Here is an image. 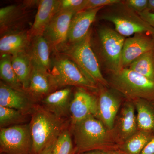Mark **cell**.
Returning <instances> with one entry per match:
<instances>
[{
	"instance_id": "603a6c76",
	"label": "cell",
	"mask_w": 154,
	"mask_h": 154,
	"mask_svg": "<svg viewBox=\"0 0 154 154\" xmlns=\"http://www.w3.org/2000/svg\"><path fill=\"white\" fill-rule=\"evenodd\" d=\"M11 5L0 9L1 35L14 30L15 26L26 16V5Z\"/></svg>"
},
{
	"instance_id": "5b68a950",
	"label": "cell",
	"mask_w": 154,
	"mask_h": 154,
	"mask_svg": "<svg viewBox=\"0 0 154 154\" xmlns=\"http://www.w3.org/2000/svg\"><path fill=\"white\" fill-rule=\"evenodd\" d=\"M110 82L116 90L128 99L154 101V82L129 68L113 74Z\"/></svg>"
},
{
	"instance_id": "d4e9b609",
	"label": "cell",
	"mask_w": 154,
	"mask_h": 154,
	"mask_svg": "<svg viewBox=\"0 0 154 154\" xmlns=\"http://www.w3.org/2000/svg\"><path fill=\"white\" fill-rule=\"evenodd\" d=\"M0 76L3 82L8 85L19 91H25L13 69L11 63V55H1Z\"/></svg>"
},
{
	"instance_id": "ac0fdd59",
	"label": "cell",
	"mask_w": 154,
	"mask_h": 154,
	"mask_svg": "<svg viewBox=\"0 0 154 154\" xmlns=\"http://www.w3.org/2000/svg\"><path fill=\"white\" fill-rule=\"evenodd\" d=\"M59 5L60 0L38 1L37 13L29 31L31 37L43 35L50 22L59 11Z\"/></svg>"
},
{
	"instance_id": "2e32d148",
	"label": "cell",
	"mask_w": 154,
	"mask_h": 154,
	"mask_svg": "<svg viewBox=\"0 0 154 154\" xmlns=\"http://www.w3.org/2000/svg\"><path fill=\"white\" fill-rule=\"evenodd\" d=\"M27 93L34 100L45 98L57 89L49 72L33 65Z\"/></svg>"
},
{
	"instance_id": "836d02e7",
	"label": "cell",
	"mask_w": 154,
	"mask_h": 154,
	"mask_svg": "<svg viewBox=\"0 0 154 154\" xmlns=\"http://www.w3.org/2000/svg\"><path fill=\"white\" fill-rule=\"evenodd\" d=\"M56 140L46 146L39 154H52L53 149Z\"/></svg>"
},
{
	"instance_id": "277c9868",
	"label": "cell",
	"mask_w": 154,
	"mask_h": 154,
	"mask_svg": "<svg viewBox=\"0 0 154 154\" xmlns=\"http://www.w3.org/2000/svg\"><path fill=\"white\" fill-rule=\"evenodd\" d=\"M111 7L101 15V19L113 23L116 30L122 36L144 33L154 37V28L124 3L121 2Z\"/></svg>"
},
{
	"instance_id": "9c48e42d",
	"label": "cell",
	"mask_w": 154,
	"mask_h": 154,
	"mask_svg": "<svg viewBox=\"0 0 154 154\" xmlns=\"http://www.w3.org/2000/svg\"><path fill=\"white\" fill-rule=\"evenodd\" d=\"M75 13L59 11L50 22L43 36L48 42L51 49L57 50L67 42L70 24Z\"/></svg>"
},
{
	"instance_id": "4dcf8cb0",
	"label": "cell",
	"mask_w": 154,
	"mask_h": 154,
	"mask_svg": "<svg viewBox=\"0 0 154 154\" xmlns=\"http://www.w3.org/2000/svg\"><path fill=\"white\" fill-rule=\"evenodd\" d=\"M125 4L129 8L136 13H139L146 10L148 1V0H127Z\"/></svg>"
},
{
	"instance_id": "d6a6232c",
	"label": "cell",
	"mask_w": 154,
	"mask_h": 154,
	"mask_svg": "<svg viewBox=\"0 0 154 154\" xmlns=\"http://www.w3.org/2000/svg\"><path fill=\"white\" fill-rule=\"evenodd\" d=\"M141 154H154V136L147 144Z\"/></svg>"
},
{
	"instance_id": "ba28073f",
	"label": "cell",
	"mask_w": 154,
	"mask_h": 154,
	"mask_svg": "<svg viewBox=\"0 0 154 154\" xmlns=\"http://www.w3.org/2000/svg\"><path fill=\"white\" fill-rule=\"evenodd\" d=\"M99 36L105 65L112 73H116L123 69L122 56L125 38L116 30L107 28L100 29Z\"/></svg>"
},
{
	"instance_id": "8fae6325",
	"label": "cell",
	"mask_w": 154,
	"mask_h": 154,
	"mask_svg": "<svg viewBox=\"0 0 154 154\" xmlns=\"http://www.w3.org/2000/svg\"><path fill=\"white\" fill-rule=\"evenodd\" d=\"M98 99L83 88H78L75 92L69 106L72 125L88 116L97 117Z\"/></svg>"
},
{
	"instance_id": "30bf717a",
	"label": "cell",
	"mask_w": 154,
	"mask_h": 154,
	"mask_svg": "<svg viewBox=\"0 0 154 154\" xmlns=\"http://www.w3.org/2000/svg\"><path fill=\"white\" fill-rule=\"evenodd\" d=\"M134 102L124 104L111 131L113 140L117 146L120 145L138 131L137 116Z\"/></svg>"
},
{
	"instance_id": "d590c367",
	"label": "cell",
	"mask_w": 154,
	"mask_h": 154,
	"mask_svg": "<svg viewBox=\"0 0 154 154\" xmlns=\"http://www.w3.org/2000/svg\"><path fill=\"white\" fill-rule=\"evenodd\" d=\"M107 152L101 150H94L86 152L80 154H107Z\"/></svg>"
},
{
	"instance_id": "e0dca14e",
	"label": "cell",
	"mask_w": 154,
	"mask_h": 154,
	"mask_svg": "<svg viewBox=\"0 0 154 154\" xmlns=\"http://www.w3.org/2000/svg\"><path fill=\"white\" fill-rule=\"evenodd\" d=\"M31 39L29 31L25 30H11L2 34L0 39L1 55L12 56L19 52L28 51Z\"/></svg>"
},
{
	"instance_id": "52a82bcc",
	"label": "cell",
	"mask_w": 154,
	"mask_h": 154,
	"mask_svg": "<svg viewBox=\"0 0 154 154\" xmlns=\"http://www.w3.org/2000/svg\"><path fill=\"white\" fill-rule=\"evenodd\" d=\"M32 147L30 125H16L1 128V153L31 154Z\"/></svg>"
},
{
	"instance_id": "7c38bea8",
	"label": "cell",
	"mask_w": 154,
	"mask_h": 154,
	"mask_svg": "<svg viewBox=\"0 0 154 154\" xmlns=\"http://www.w3.org/2000/svg\"><path fill=\"white\" fill-rule=\"evenodd\" d=\"M153 50H154V37L152 35L140 33L127 38L122 49V67L127 68L144 54Z\"/></svg>"
},
{
	"instance_id": "83f0119b",
	"label": "cell",
	"mask_w": 154,
	"mask_h": 154,
	"mask_svg": "<svg viewBox=\"0 0 154 154\" xmlns=\"http://www.w3.org/2000/svg\"><path fill=\"white\" fill-rule=\"evenodd\" d=\"M25 113L19 110L0 106V126L1 128L19 123L24 119Z\"/></svg>"
},
{
	"instance_id": "8992f818",
	"label": "cell",
	"mask_w": 154,
	"mask_h": 154,
	"mask_svg": "<svg viewBox=\"0 0 154 154\" xmlns=\"http://www.w3.org/2000/svg\"><path fill=\"white\" fill-rule=\"evenodd\" d=\"M50 73L57 88L73 86L87 91L97 90V86L86 78L74 62L59 54L51 61Z\"/></svg>"
},
{
	"instance_id": "4316f807",
	"label": "cell",
	"mask_w": 154,
	"mask_h": 154,
	"mask_svg": "<svg viewBox=\"0 0 154 154\" xmlns=\"http://www.w3.org/2000/svg\"><path fill=\"white\" fill-rule=\"evenodd\" d=\"M52 154H75L70 134L64 129L59 135L53 149Z\"/></svg>"
},
{
	"instance_id": "4fadbf2b",
	"label": "cell",
	"mask_w": 154,
	"mask_h": 154,
	"mask_svg": "<svg viewBox=\"0 0 154 154\" xmlns=\"http://www.w3.org/2000/svg\"><path fill=\"white\" fill-rule=\"evenodd\" d=\"M102 8L85 10L75 14L70 24L67 43H74L85 38L91 30L90 27L97 14Z\"/></svg>"
},
{
	"instance_id": "e575fe53",
	"label": "cell",
	"mask_w": 154,
	"mask_h": 154,
	"mask_svg": "<svg viewBox=\"0 0 154 154\" xmlns=\"http://www.w3.org/2000/svg\"><path fill=\"white\" fill-rule=\"evenodd\" d=\"M146 10L154 13V0H149Z\"/></svg>"
},
{
	"instance_id": "9a60e30c",
	"label": "cell",
	"mask_w": 154,
	"mask_h": 154,
	"mask_svg": "<svg viewBox=\"0 0 154 154\" xmlns=\"http://www.w3.org/2000/svg\"><path fill=\"white\" fill-rule=\"evenodd\" d=\"M96 118L111 131L120 107V100L110 91L103 90L100 92Z\"/></svg>"
},
{
	"instance_id": "5bb4252c",
	"label": "cell",
	"mask_w": 154,
	"mask_h": 154,
	"mask_svg": "<svg viewBox=\"0 0 154 154\" xmlns=\"http://www.w3.org/2000/svg\"><path fill=\"white\" fill-rule=\"evenodd\" d=\"M32 100L27 92L14 89L1 81L0 106L12 108L26 113L32 107Z\"/></svg>"
},
{
	"instance_id": "44dd1931",
	"label": "cell",
	"mask_w": 154,
	"mask_h": 154,
	"mask_svg": "<svg viewBox=\"0 0 154 154\" xmlns=\"http://www.w3.org/2000/svg\"><path fill=\"white\" fill-rule=\"evenodd\" d=\"M133 102L137 112L138 130L154 134V101L137 99Z\"/></svg>"
},
{
	"instance_id": "7a4b0ae2",
	"label": "cell",
	"mask_w": 154,
	"mask_h": 154,
	"mask_svg": "<svg viewBox=\"0 0 154 154\" xmlns=\"http://www.w3.org/2000/svg\"><path fill=\"white\" fill-rule=\"evenodd\" d=\"M91 30L84 38L74 43H67L56 53L72 60L91 83L107 86L108 83L102 74L98 60L91 44Z\"/></svg>"
},
{
	"instance_id": "3957f363",
	"label": "cell",
	"mask_w": 154,
	"mask_h": 154,
	"mask_svg": "<svg viewBox=\"0 0 154 154\" xmlns=\"http://www.w3.org/2000/svg\"><path fill=\"white\" fill-rule=\"evenodd\" d=\"M29 125L32 140L31 154H39L57 139L64 130L65 123L62 118L38 106L33 111Z\"/></svg>"
},
{
	"instance_id": "7402d4cb",
	"label": "cell",
	"mask_w": 154,
	"mask_h": 154,
	"mask_svg": "<svg viewBox=\"0 0 154 154\" xmlns=\"http://www.w3.org/2000/svg\"><path fill=\"white\" fill-rule=\"evenodd\" d=\"M11 63L19 82L27 93L33 67L28 51H22L11 56Z\"/></svg>"
},
{
	"instance_id": "f546056e",
	"label": "cell",
	"mask_w": 154,
	"mask_h": 154,
	"mask_svg": "<svg viewBox=\"0 0 154 154\" xmlns=\"http://www.w3.org/2000/svg\"><path fill=\"white\" fill-rule=\"evenodd\" d=\"M121 2L119 0H86L84 11L111 6Z\"/></svg>"
},
{
	"instance_id": "d6986e66",
	"label": "cell",
	"mask_w": 154,
	"mask_h": 154,
	"mask_svg": "<svg viewBox=\"0 0 154 154\" xmlns=\"http://www.w3.org/2000/svg\"><path fill=\"white\" fill-rule=\"evenodd\" d=\"M50 45L43 35L31 37L28 51L34 66L49 72L51 68Z\"/></svg>"
},
{
	"instance_id": "cb8c5ba5",
	"label": "cell",
	"mask_w": 154,
	"mask_h": 154,
	"mask_svg": "<svg viewBox=\"0 0 154 154\" xmlns=\"http://www.w3.org/2000/svg\"><path fill=\"white\" fill-rule=\"evenodd\" d=\"M154 136L150 133L138 131L124 143L118 146L116 150L122 154H141Z\"/></svg>"
},
{
	"instance_id": "1f68e13d",
	"label": "cell",
	"mask_w": 154,
	"mask_h": 154,
	"mask_svg": "<svg viewBox=\"0 0 154 154\" xmlns=\"http://www.w3.org/2000/svg\"><path fill=\"white\" fill-rule=\"evenodd\" d=\"M139 16L142 18L144 21L148 23L149 25L154 29V13L149 12L147 10L141 12L137 13Z\"/></svg>"
},
{
	"instance_id": "ffe728a7",
	"label": "cell",
	"mask_w": 154,
	"mask_h": 154,
	"mask_svg": "<svg viewBox=\"0 0 154 154\" xmlns=\"http://www.w3.org/2000/svg\"><path fill=\"white\" fill-rule=\"evenodd\" d=\"M71 94L72 90L69 88L54 91L42 99L43 107L58 117L62 118L69 112Z\"/></svg>"
},
{
	"instance_id": "6da1fadb",
	"label": "cell",
	"mask_w": 154,
	"mask_h": 154,
	"mask_svg": "<svg viewBox=\"0 0 154 154\" xmlns=\"http://www.w3.org/2000/svg\"><path fill=\"white\" fill-rule=\"evenodd\" d=\"M75 154L91 151L116 150L118 146L111 131L94 116H88L72 125Z\"/></svg>"
},
{
	"instance_id": "8d00e7d4",
	"label": "cell",
	"mask_w": 154,
	"mask_h": 154,
	"mask_svg": "<svg viewBox=\"0 0 154 154\" xmlns=\"http://www.w3.org/2000/svg\"><path fill=\"white\" fill-rule=\"evenodd\" d=\"M107 154H122L117 150H112L107 152Z\"/></svg>"
},
{
	"instance_id": "484cf974",
	"label": "cell",
	"mask_w": 154,
	"mask_h": 154,
	"mask_svg": "<svg viewBox=\"0 0 154 154\" xmlns=\"http://www.w3.org/2000/svg\"><path fill=\"white\" fill-rule=\"evenodd\" d=\"M129 66L131 69L154 82V50L144 54Z\"/></svg>"
},
{
	"instance_id": "f1b7e54d",
	"label": "cell",
	"mask_w": 154,
	"mask_h": 154,
	"mask_svg": "<svg viewBox=\"0 0 154 154\" xmlns=\"http://www.w3.org/2000/svg\"><path fill=\"white\" fill-rule=\"evenodd\" d=\"M86 0H60L59 11L76 13L84 11Z\"/></svg>"
}]
</instances>
